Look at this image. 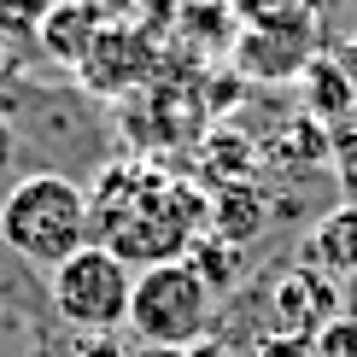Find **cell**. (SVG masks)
Masks as SVG:
<instances>
[{
    "instance_id": "ac0fdd59",
    "label": "cell",
    "mask_w": 357,
    "mask_h": 357,
    "mask_svg": "<svg viewBox=\"0 0 357 357\" xmlns=\"http://www.w3.org/2000/svg\"><path fill=\"white\" fill-rule=\"evenodd\" d=\"M12 82H18V59H12V41L0 36V94H6Z\"/></svg>"
},
{
    "instance_id": "8fae6325",
    "label": "cell",
    "mask_w": 357,
    "mask_h": 357,
    "mask_svg": "<svg viewBox=\"0 0 357 357\" xmlns=\"http://www.w3.org/2000/svg\"><path fill=\"white\" fill-rule=\"evenodd\" d=\"M88 6L106 29H146L153 41H165L176 18V0H88Z\"/></svg>"
},
{
    "instance_id": "ba28073f",
    "label": "cell",
    "mask_w": 357,
    "mask_h": 357,
    "mask_svg": "<svg viewBox=\"0 0 357 357\" xmlns=\"http://www.w3.org/2000/svg\"><path fill=\"white\" fill-rule=\"evenodd\" d=\"M165 41L176 53H188L193 65L222 70L234 59V41H241V18L229 12V0H176V18H170Z\"/></svg>"
},
{
    "instance_id": "5bb4252c",
    "label": "cell",
    "mask_w": 357,
    "mask_h": 357,
    "mask_svg": "<svg viewBox=\"0 0 357 357\" xmlns=\"http://www.w3.org/2000/svg\"><path fill=\"white\" fill-rule=\"evenodd\" d=\"M310 357H357V317L351 310H340V317L310 340Z\"/></svg>"
},
{
    "instance_id": "ffe728a7",
    "label": "cell",
    "mask_w": 357,
    "mask_h": 357,
    "mask_svg": "<svg viewBox=\"0 0 357 357\" xmlns=\"http://www.w3.org/2000/svg\"><path fill=\"white\" fill-rule=\"evenodd\" d=\"M0 146H6V129H0Z\"/></svg>"
},
{
    "instance_id": "277c9868",
    "label": "cell",
    "mask_w": 357,
    "mask_h": 357,
    "mask_svg": "<svg viewBox=\"0 0 357 357\" xmlns=\"http://www.w3.org/2000/svg\"><path fill=\"white\" fill-rule=\"evenodd\" d=\"M129 293H135V270L94 241L82 252H70L59 270H47V299L59 310V322L77 328V334L129 328Z\"/></svg>"
},
{
    "instance_id": "30bf717a",
    "label": "cell",
    "mask_w": 357,
    "mask_h": 357,
    "mask_svg": "<svg viewBox=\"0 0 357 357\" xmlns=\"http://www.w3.org/2000/svg\"><path fill=\"white\" fill-rule=\"evenodd\" d=\"M310 270H322L340 287V281H357V205H340L317 222L310 234Z\"/></svg>"
},
{
    "instance_id": "6da1fadb",
    "label": "cell",
    "mask_w": 357,
    "mask_h": 357,
    "mask_svg": "<svg viewBox=\"0 0 357 357\" xmlns=\"http://www.w3.org/2000/svg\"><path fill=\"white\" fill-rule=\"evenodd\" d=\"M211 222V193L193 182H176L146 153L112 158L88 188V241L117 252L129 270L176 264Z\"/></svg>"
},
{
    "instance_id": "2e32d148",
    "label": "cell",
    "mask_w": 357,
    "mask_h": 357,
    "mask_svg": "<svg viewBox=\"0 0 357 357\" xmlns=\"http://www.w3.org/2000/svg\"><path fill=\"white\" fill-rule=\"evenodd\" d=\"M70 357H129V351H117L112 334H82L77 346H70Z\"/></svg>"
},
{
    "instance_id": "e0dca14e",
    "label": "cell",
    "mask_w": 357,
    "mask_h": 357,
    "mask_svg": "<svg viewBox=\"0 0 357 357\" xmlns=\"http://www.w3.org/2000/svg\"><path fill=\"white\" fill-rule=\"evenodd\" d=\"M258 357H310V346H305V340H287V334H264Z\"/></svg>"
},
{
    "instance_id": "52a82bcc",
    "label": "cell",
    "mask_w": 357,
    "mask_h": 357,
    "mask_svg": "<svg viewBox=\"0 0 357 357\" xmlns=\"http://www.w3.org/2000/svg\"><path fill=\"white\" fill-rule=\"evenodd\" d=\"M334 317H340V287L322 270L299 264V270L275 275V287H270V334H287V340H305L310 346Z\"/></svg>"
},
{
    "instance_id": "7c38bea8",
    "label": "cell",
    "mask_w": 357,
    "mask_h": 357,
    "mask_svg": "<svg viewBox=\"0 0 357 357\" xmlns=\"http://www.w3.org/2000/svg\"><path fill=\"white\" fill-rule=\"evenodd\" d=\"M229 12L241 18V29H270V24L310 18V0H229Z\"/></svg>"
},
{
    "instance_id": "9a60e30c",
    "label": "cell",
    "mask_w": 357,
    "mask_h": 357,
    "mask_svg": "<svg viewBox=\"0 0 357 357\" xmlns=\"http://www.w3.org/2000/svg\"><path fill=\"white\" fill-rule=\"evenodd\" d=\"M334 170H340V188H346V205H357V135L334 146Z\"/></svg>"
},
{
    "instance_id": "3957f363",
    "label": "cell",
    "mask_w": 357,
    "mask_h": 357,
    "mask_svg": "<svg viewBox=\"0 0 357 357\" xmlns=\"http://www.w3.org/2000/svg\"><path fill=\"white\" fill-rule=\"evenodd\" d=\"M217 322V293L199 281L188 258L176 264H146L135 270V293H129V334L146 351H188L205 346Z\"/></svg>"
},
{
    "instance_id": "9c48e42d",
    "label": "cell",
    "mask_w": 357,
    "mask_h": 357,
    "mask_svg": "<svg viewBox=\"0 0 357 357\" xmlns=\"http://www.w3.org/2000/svg\"><path fill=\"white\" fill-rule=\"evenodd\" d=\"M100 24L94 18V6L88 0H59V6L41 18V29H36V47L53 59V65H65V70H77L88 53H94V41H100Z\"/></svg>"
},
{
    "instance_id": "4fadbf2b",
    "label": "cell",
    "mask_w": 357,
    "mask_h": 357,
    "mask_svg": "<svg viewBox=\"0 0 357 357\" xmlns=\"http://www.w3.org/2000/svg\"><path fill=\"white\" fill-rule=\"evenodd\" d=\"M59 6V0H0V36L6 41H36L41 18Z\"/></svg>"
},
{
    "instance_id": "8992f818",
    "label": "cell",
    "mask_w": 357,
    "mask_h": 357,
    "mask_svg": "<svg viewBox=\"0 0 357 357\" xmlns=\"http://www.w3.org/2000/svg\"><path fill=\"white\" fill-rule=\"evenodd\" d=\"M317 53H322V29H317V12H310V18H293V24L241 29L229 70L241 82H299Z\"/></svg>"
},
{
    "instance_id": "7a4b0ae2",
    "label": "cell",
    "mask_w": 357,
    "mask_h": 357,
    "mask_svg": "<svg viewBox=\"0 0 357 357\" xmlns=\"http://www.w3.org/2000/svg\"><path fill=\"white\" fill-rule=\"evenodd\" d=\"M0 246L36 270H59L70 252L88 246V188L59 170L12 182L0 199Z\"/></svg>"
},
{
    "instance_id": "5b68a950",
    "label": "cell",
    "mask_w": 357,
    "mask_h": 357,
    "mask_svg": "<svg viewBox=\"0 0 357 357\" xmlns=\"http://www.w3.org/2000/svg\"><path fill=\"white\" fill-rule=\"evenodd\" d=\"M165 65V41H153L146 29H100L94 53L77 65V82L94 100H135Z\"/></svg>"
},
{
    "instance_id": "d6986e66",
    "label": "cell",
    "mask_w": 357,
    "mask_h": 357,
    "mask_svg": "<svg viewBox=\"0 0 357 357\" xmlns=\"http://www.w3.org/2000/svg\"><path fill=\"white\" fill-rule=\"evenodd\" d=\"M146 357H217L211 346H188V351H146Z\"/></svg>"
}]
</instances>
